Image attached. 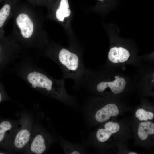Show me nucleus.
<instances>
[{
  "label": "nucleus",
  "mask_w": 154,
  "mask_h": 154,
  "mask_svg": "<svg viewBox=\"0 0 154 154\" xmlns=\"http://www.w3.org/2000/svg\"><path fill=\"white\" fill-rule=\"evenodd\" d=\"M127 84L125 77L121 75L109 76L106 70L94 71L87 68L80 87L102 95L109 92L117 95L123 92Z\"/></svg>",
  "instance_id": "f257e3e1"
},
{
  "label": "nucleus",
  "mask_w": 154,
  "mask_h": 154,
  "mask_svg": "<svg viewBox=\"0 0 154 154\" xmlns=\"http://www.w3.org/2000/svg\"><path fill=\"white\" fill-rule=\"evenodd\" d=\"M15 24L20 36L28 39L35 36L36 22L31 15L26 10H21L16 14Z\"/></svg>",
  "instance_id": "f03ea898"
},
{
  "label": "nucleus",
  "mask_w": 154,
  "mask_h": 154,
  "mask_svg": "<svg viewBox=\"0 0 154 154\" xmlns=\"http://www.w3.org/2000/svg\"><path fill=\"white\" fill-rule=\"evenodd\" d=\"M31 137V130L27 127H21L13 135L11 141L13 148L17 151L24 149L28 145Z\"/></svg>",
  "instance_id": "7ed1b4c3"
},
{
  "label": "nucleus",
  "mask_w": 154,
  "mask_h": 154,
  "mask_svg": "<svg viewBox=\"0 0 154 154\" xmlns=\"http://www.w3.org/2000/svg\"><path fill=\"white\" fill-rule=\"evenodd\" d=\"M119 112V109L117 104L114 103H108L96 111L94 117L97 122L103 123L109 120L112 117L117 116Z\"/></svg>",
  "instance_id": "20e7f679"
},
{
  "label": "nucleus",
  "mask_w": 154,
  "mask_h": 154,
  "mask_svg": "<svg viewBox=\"0 0 154 154\" xmlns=\"http://www.w3.org/2000/svg\"><path fill=\"white\" fill-rule=\"evenodd\" d=\"M131 54L128 49L121 46H114L109 51L108 59L114 64L125 63L130 59Z\"/></svg>",
  "instance_id": "39448f33"
},
{
  "label": "nucleus",
  "mask_w": 154,
  "mask_h": 154,
  "mask_svg": "<svg viewBox=\"0 0 154 154\" xmlns=\"http://www.w3.org/2000/svg\"><path fill=\"white\" fill-rule=\"evenodd\" d=\"M18 0H5L0 9V37L4 36V27L8 20L14 13Z\"/></svg>",
  "instance_id": "423d86ee"
},
{
  "label": "nucleus",
  "mask_w": 154,
  "mask_h": 154,
  "mask_svg": "<svg viewBox=\"0 0 154 154\" xmlns=\"http://www.w3.org/2000/svg\"><path fill=\"white\" fill-rule=\"evenodd\" d=\"M120 128V125L118 123L112 121H108L103 127L99 128L97 131L96 139L100 142H105L113 134L119 131Z\"/></svg>",
  "instance_id": "0eeeda50"
},
{
  "label": "nucleus",
  "mask_w": 154,
  "mask_h": 154,
  "mask_svg": "<svg viewBox=\"0 0 154 154\" xmlns=\"http://www.w3.org/2000/svg\"><path fill=\"white\" fill-rule=\"evenodd\" d=\"M29 144L30 151L34 154H42L46 149L45 138L40 133L36 134L31 138Z\"/></svg>",
  "instance_id": "6e6552de"
},
{
  "label": "nucleus",
  "mask_w": 154,
  "mask_h": 154,
  "mask_svg": "<svg viewBox=\"0 0 154 154\" xmlns=\"http://www.w3.org/2000/svg\"><path fill=\"white\" fill-rule=\"evenodd\" d=\"M137 134L141 140H146L149 136L154 135V123L150 121H141L138 125Z\"/></svg>",
  "instance_id": "1a4fd4ad"
},
{
  "label": "nucleus",
  "mask_w": 154,
  "mask_h": 154,
  "mask_svg": "<svg viewBox=\"0 0 154 154\" xmlns=\"http://www.w3.org/2000/svg\"><path fill=\"white\" fill-rule=\"evenodd\" d=\"M68 0H61L59 6L55 11V15L56 19L60 22L63 21L65 18L69 16L71 11L69 9Z\"/></svg>",
  "instance_id": "9d476101"
},
{
  "label": "nucleus",
  "mask_w": 154,
  "mask_h": 154,
  "mask_svg": "<svg viewBox=\"0 0 154 154\" xmlns=\"http://www.w3.org/2000/svg\"><path fill=\"white\" fill-rule=\"evenodd\" d=\"M13 128V124L8 121H3L0 123V144L3 142L8 132Z\"/></svg>",
  "instance_id": "9b49d317"
},
{
  "label": "nucleus",
  "mask_w": 154,
  "mask_h": 154,
  "mask_svg": "<svg viewBox=\"0 0 154 154\" xmlns=\"http://www.w3.org/2000/svg\"><path fill=\"white\" fill-rule=\"evenodd\" d=\"M135 116L139 120L141 121L151 120L154 118L153 112L147 111L142 108L137 109L135 112Z\"/></svg>",
  "instance_id": "f8f14e48"
},
{
  "label": "nucleus",
  "mask_w": 154,
  "mask_h": 154,
  "mask_svg": "<svg viewBox=\"0 0 154 154\" xmlns=\"http://www.w3.org/2000/svg\"><path fill=\"white\" fill-rule=\"evenodd\" d=\"M34 6L46 5H47L53 0H28Z\"/></svg>",
  "instance_id": "ddd939ff"
},
{
  "label": "nucleus",
  "mask_w": 154,
  "mask_h": 154,
  "mask_svg": "<svg viewBox=\"0 0 154 154\" xmlns=\"http://www.w3.org/2000/svg\"><path fill=\"white\" fill-rule=\"evenodd\" d=\"M70 153L71 154H80V153L79 151H77L74 150L71 152Z\"/></svg>",
  "instance_id": "4468645a"
},
{
  "label": "nucleus",
  "mask_w": 154,
  "mask_h": 154,
  "mask_svg": "<svg viewBox=\"0 0 154 154\" xmlns=\"http://www.w3.org/2000/svg\"><path fill=\"white\" fill-rule=\"evenodd\" d=\"M128 154H137V153L136 152H129Z\"/></svg>",
  "instance_id": "2eb2a0df"
},
{
  "label": "nucleus",
  "mask_w": 154,
  "mask_h": 154,
  "mask_svg": "<svg viewBox=\"0 0 154 154\" xmlns=\"http://www.w3.org/2000/svg\"><path fill=\"white\" fill-rule=\"evenodd\" d=\"M2 100V97L1 94V93H0V102H1Z\"/></svg>",
  "instance_id": "dca6fc26"
},
{
  "label": "nucleus",
  "mask_w": 154,
  "mask_h": 154,
  "mask_svg": "<svg viewBox=\"0 0 154 154\" xmlns=\"http://www.w3.org/2000/svg\"><path fill=\"white\" fill-rule=\"evenodd\" d=\"M0 154H4V153H3L0 152Z\"/></svg>",
  "instance_id": "f3484780"
},
{
  "label": "nucleus",
  "mask_w": 154,
  "mask_h": 154,
  "mask_svg": "<svg viewBox=\"0 0 154 154\" xmlns=\"http://www.w3.org/2000/svg\"><path fill=\"white\" fill-rule=\"evenodd\" d=\"M35 74L36 73V71H34L33 72Z\"/></svg>",
  "instance_id": "a211bd4d"
},
{
  "label": "nucleus",
  "mask_w": 154,
  "mask_h": 154,
  "mask_svg": "<svg viewBox=\"0 0 154 154\" xmlns=\"http://www.w3.org/2000/svg\"><path fill=\"white\" fill-rule=\"evenodd\" d=\"M3 0H0V2L1 1H3Z\"/></svg>",
  "instance_id": "6ab92c4d"
},
{
  "label": "nucleus",
  "mask_w": 154,
  "mask_h": 154,
  "mask_svg": "<svg viewBox=\"0 0 154 154\" xmlns=\"http://www.w3.org/2000/svg\"><path fill=\"white\" fill-rule=\"evenodd\" d=\"M98 0L102 1H103V0Z\"/></svg>",
  "instance_id": "aec40b11"
}]
</instances>
